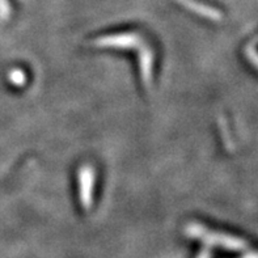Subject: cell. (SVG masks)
<instances>
[{
    "label": "cell",
    "instance_id": "obj_1",
    "mask_svg": "<svg viewBox=\"0 0 258 258\" xmlns=\"http://www.w3.org/2000/svg\"><path fill=\"white\" fill-rule=\"evenodd\" d=\"M186 233L191 237H196L198 240H202L209 245H218L227 248L228 250H244L246 249L248 244L242 239L235 237V236L226 235V233L216 232V231H210L206 227L198 223H191L187 224Z\"/></svg>",
    "mask_w": 258,
    "mask_h": 258
},
{
    "label": "cell",
    "instance_id": "obj_2",
    "mask_svg": "<svg viewBox=\"0 0 258 258\" xmlns=\"http://www.w3.org/2000/svg\"><path fill=\"white\" fill-rule=\"evenodd\" d=\"M97 47H110V49L119 50H135L139 51L144 45V39L138 33H118V34H109V36L100 37L93 41Z\"/></svg>",
    "mask_w": 258,
    "mask_h": 258
},
{
    "label": "cell",
    "instance_id": "obj_3",
    "mask_svg": "<svg viewBox=\"0 0 258 258\" xmlns=\"http://www.w3.org/2000/svg\"><path fill=\"white\" fill-rule=\"evenodd\" d=\"M79 198L85 210H89L93 203V189H95V169L85 164L79 169Z\"/></svg>",
    "mask_w": 258,
    "mask_h": 258
},
{
    "label": "cell",
    "instance_id": "obj_4",
    "mask_svg": "<svg viewBox=\"0 0 258 258\" xmlns=\"http://www.w3.org/2000/svg\"><path fill=\"white\" fill-rule=\"evenodd\" d=\"M181 6L186 7L187 10H190L191 12L197 13V15H200V16L206 17L209 20H218L222 19V13L219 11H216L215 8L213 7H209V6H205L202 3H198L196 0H177Z\"/></svg>",
    "mask_w": 258,
    "mask_h": 258
},
{
    "label": "cell",
    "instance_id": "obj_5",
    "mask_svg": "<svg viewBox=\"0 0 258 258\" xmlns=\"http://www.w3.org/2000/svg\"><path fill=\"white\" fill-rule=\"evenodd\" d=\"M10 80L11 83L16 85V87H23L26 83L25 72L21 71V70H13L10 74Z\"/></svg>",
    "mask_w": 258,
    "mask_h": 258
},
{
    "label": "cell",
    "instance_id": "obj_6",
    "mask_svg": "<svg viewBox=\"0 0 258 258\" xmlns=\"http://www.w3.org/2000/svg\"><path fill=\"white\" fill-rule=\"evenodd\" d=\"M0 15L6 17L10 15V7H8L7 0H0Z\"/></svg>",
    "mask_w": 258,
    "mask_h": 258
},
{
    "label": "cell",
    "instance_id": "obj_7",
    "mask_svg": "<svg viewBox=\"0 0 258 258\" xmlns=\"http://www.w3.org/2000/svg\"><path fill=\"white\" fill-rule=\"evenodd\" d=\"M242 258H258V252H249Z\"/></svg>",
    "mask_w": 258,
    "mask_h": 258
}]
</instances>
